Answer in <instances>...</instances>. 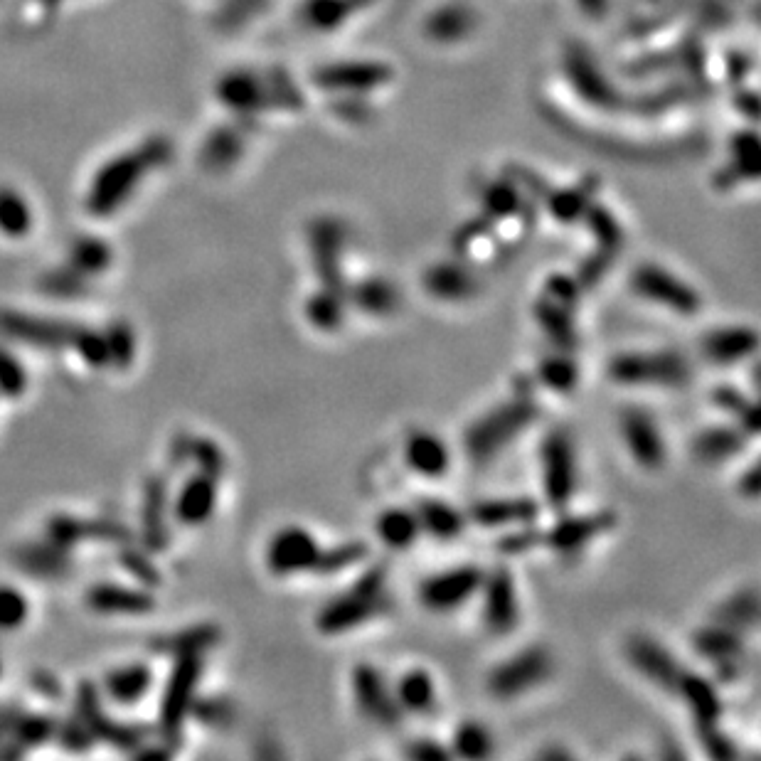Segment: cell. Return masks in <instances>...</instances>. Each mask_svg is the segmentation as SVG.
<instances>
[{"label":"cell","instance_id":"obj_49","mask_svg":"<svg viewBox=\"0 0 761 761\" xmlns=\"http://www.w3.org/2000/svg\"><path fill=\"white\" fill-rule=\"evenodd\" d=\"M759 464H752L749 466V471L744 473L742 478H739V493H742L744 498H759Z\"/></svg>","mask_w":761,"mask_h":761},{"label":"cell","instance_id":"obj_31","mask_svg":"<svg viewBox=\"0 0 761 761\" xmlns=\"http://www.w3.org/2000/svg\"><path fill=\"white\" fill-rule=\"evenodd\" d=\"M712 621L725 624L729 629L747 633L754 631L759 624V592L757 587H744L729 594L715 611H712Z\"/></svg>","mask_w":761,"mask_h":761},{"label":"cell","instance_id":"obj_2","mask_svg":"<svg viewBox=\"0 0 761 761\" xmlns=\"http://www.w3.org/2000/svg\"><path fill=\"white\" fill-rule=\"evenodd\" d=\"M606 375L621 387L683 390L693 380V365L678 350H626L609 360Z\"/></svg>","mask_w":761,"mask_h":761},{"label":"cell","instance_id":"obj_40","mask_svg":"<svg viewBox=\"0 0 761 761\" xmlns=\"http://www.w3.org/2000/svg\"><path fill=\"white\" fill-rule=\"evenodd\" d=\"M542 547V530L532 525H520V528H513V532H505L503 537L498 540V552L510 557L518 555H528L532 550H540Z\"/></svg>","mask_w":761,"mask_h":761},{"label":"cell","instance_id":"obj_6","mask_svg":"<svg viewBox=\"0 0 761 761\" xmlns=\"http://www.w3.org/2000/svg\"><path fill=\"white\" fill-rule=\"evenodd\" d=\"M631 289L675 316L693 318L702 308V298L693 286L658 264H638L631 274Z\"/></svg>","mask_w":761,"mask_h":761},{"label":"cell","instance_id":"obj_21","mask_svg":"<svg viewBox=\"0 0 761 761\" xmlns=\"http://www.w3.org/2000/svg\"><path fill=\"white\" fill-rule=\"evenodd\" d=\"M693 651L712 665H727L739 663L744 658V633L729 629L725 624H710L700 626L693 633Z\"/></svg>","mask_w":761,"mask_h":761},{"label":"cell","instance_id":"obj_43","mask_svg":"<svg viewBox=\"0 0 761 761\" xmlns=\"http://www.w3.org/2000/svg\"><path fill=\"white\" fill-rule=\"evenodd\" d=\"M697 734H700V744L712 759H734L739 754L734 742L722 732L720 725L697 727Z\"/></svg>","mask_w":761,"mask_h":761},{"label":"cell","instance_id":"obj_50","mask_svg":"<svg viewBox=\"0 0 761 761\" xmlns=\"http://www.w3.org/2000/svg\"><path fill=\"white\" fill-rule=\"evenodd\" d=\"M537 757L545 759V761H550V759H560V761H564V759H572V754H569L564 747H560V744H552V747H545V749H542V752L537 754Z\"/></svg>","mask_w":761,"mask_h":761},{"label":"cell","instance_id":"obj_10","mask_svg":"<svg viewBox=\"0 0 761 761\" xmlns=\"http://www.w3.org/2000/svg\"><path fill=\"white\" fill-rule=\"evenodd\" d=\"M619 431L626 451L643 471H658V468L665 466L668 446H665V436L661 434V427H658L651 412L631 404L619 414Z\"/></svg>","mask_w":761,"mask_h":761},{"label":"cell","instance_id":"obj_44","mask_svg":"<svg viewBox=\"0 0 761 761\" xmlns=\"http://www.w3.org/2000/svg\"><path fill=\"white\" fill-rule=\"evenodd\" d=\"M589 225H592V232L601 242L604 252H616V247L621 244L624 234H621L619 225L614 222V217H611L606 210H599V207H596V210L589 212Z\"/></svg>","mask_w":761,"mask_h":761},{"label":"cell","instance_id":"obj_24","mask_svg":"<svg viewBox=\"0 0 761 761\" xmlns=\"http://www.w3.org/2000/svg\"><path fill=\"white\" fill-rule=\"evenodd\" d=\"M675 695L685 700V705L693 712V720L697 727L717 725L722 717V700L717 695V688L705 678V675L693 673V670H683L678 680Z\"/></svg>","mask_w":761,"mask_h":761},{"label":"cell","instance_id":"obj_34","mask_svg":"<svg viewBox=\"0 0 761 761\" xmlns=\"http://www.w3.org/2000/svg\"><path fill=\"white\" fill-rule=\"evenodd\" d=\"M451 757L459 759H488L496 752V739L493 732L483 722L478 720H464L459 727L454 729V737H451Z\"/></svg>","mask_w":761,"mask_h":761},{"label":"cell","instance_id":"obj_22","mask_svg":"<svg viewBox=\"0 0 761 761\" xmlns=\"http://www.w3.org/2000/svg\"><path fill=\"white\" fill-rule=\"evenodd\" d=\"M217 503V478L202 471L200 476H193L185 488L180 491L178 505H175V515L180 523L188 528H200L215 513Z\"/></svg>","mask_w":761,"mask_h":761},{"label":"cell","instance_id":"obj_30","mask_svg":"<svg viewBox=\"0 0 761 761\" xmlns=\"http://www.w3.org/2000/svg\"><path fill=\"white\" fill-rule=\"evenodd\" d=\"M375 532L380 542L390 550H409L422 535L417 513L409 508H385L375 520Z\"/></svg>","mask_w":761,"mask_h":761},{"label":"cell","instance_id":"obj_45","mask_svg":"<svg viewBox=\"0 0 761 761\" xmlns=\"http://www.w3.org/2000/svg\"><path fill=\"white\" fill-rule=\"evenodd\" d=\"M404 757L412 759V761H446V759H454L451 757V749L444 747L441 742H436V739H429V737H417V739H409L407 744H404Z\"/></svg>","mask_w":761,"mask_h":761},{"label":"cell","instance_id":"obj_12","mask_svg":"<svg viewBox=\"0 0 761 761\" xmlns=\"http://www.w3.org/2000/svg\"><path fill=\"white\" fill-rule=\"evenodd\" d=\"M483 629L491 636H508L520 624V604L515 592V579L508 567H496L486 572L481 584Z\"/></svg>","mask_w":761,"mask_h":761},{"label":"cell","instance_id":"obj_26","mask_svg":"<svg viewBox=\"0 0 761 761\" xmlns=\"http://www.w3.org/2000/svg\"><path fill=\"white\" fill-rule=\"evenodd\" d=\"M202 663L198 653H185L183 661L178 663L173 675V683H170L166 702H163V725L166 727H178L183 715L188 712L190 700H193L195 683L200 678Z\"/></svg>","mask_w":761,"mask_h":761},{"label":"cell","instance_id":"obj_13","mask_svg":"<svg viewBox=\"0 0 761 761\" xmlns=\"http://www.w3.org/2000/svg\"><path fill=\"white\" fill-rule=\"evenodd\" d=\"M624 653L626 661L638 675H643L648 683L665 690V693L675 695V688H678V680L685 668L675 661V656L663 643L646 636V633H636L624 643Z\"/></svg>","mask_w":761,"mask_h":761},{"label":"cell","instance_id":"obj_42","mask_svg":"<svg viewBox=\"0 0 761 761\" xmlns=\"http://www.w3.org/2000/svg\"><path fill=\"white\" fill-rule=\"evenodd\" d=\"M111 254L106 249V244L97 242V239H84L74 247V266L77 271H104V266L109 264Z\"/></svg>","mask_w":761,"mask_h":761},{"label":"cell","instance_id":"obj_9","mask_svg":"<svg viewBox=\"0 0 761 761\" xmlns=\"http://www.w3.org/2000/svg\"><path fill=\"white\" fill-rule=\"evenodd\" d=\"M321 542L301 525H286L266 545V569L274 577H296L316 569Z\"/></svg>","mask_w":761,"mask_h":761},{"label":"cell","instance_id":"obj_27","mask_svg":"<svg viewBox=\"0 0 761 761\" xmlns=\"http://www.w3.org/2000/svg\"><path fill=\"white\" fill-rule=\"evenodd\" d=\"M399 710L409 715H429L436 707V685L429 670L412 668L404 670L392 688Z\"/></svg>","mask_w":761,"mask_h":761},{"label":"cell","instance_id":"obj_19","mask_svg":"<svg viewBox=\"0 0 761 761\" xmlns=\"http://www.w3.org/2000/svg\"><path fill=\"white\" fill-rule=\"evenodd\" d=\"M422 286L431 298L444 303L471 301L481 291V281L476 279V274L459 262L431 264L424 271Z\"/></svg>","mask_w":761,"mask_h":761},{"label":"cell","instance_id":"obj_8","mask_svg":"<svg viewBox=\"0 0 761 761\" xmlns=\"http://www.w3.org/2000/svg\"><path fill=\"white\" fill-rule=\"evenodd\" d=\"M483 577L486 572L478 564H459L446 572L431 574L419 584V604L431 614H451L481 592Z\"/></svg>","mask_w":761,"mask_h":761},{"label":"cell","instance_id":"obj_17","mask_svg":"<svg viewBox=\"0 0 761 761\" xmlns=\"http://www.w3.org/2000/svg\"><path fill=\"white\" fill-rule=\"evenodd\" d=\"M404 464L417 476L444 478L451 468V449L439 434L429 429H417L404 441Z\"/></svg>","mask_w":761,"mask_h":761},{"label":"cell","instance_id":"obj_39","mask_svg":"<svg viewBox=\"0 0 761 761\" xmlns=\"http://www.w3.org/2000/svg\"><path fill=\"white\" fill-rule=\"evenodd\" d=\"M92 604L97 609L104 611H143L148 609V601L141 594L129 592V589H116V587H101L94 592Z\"/></svg>","mask_w":761,"mask_h":761},{"label":"cell","instance_id":"obj_38","mask_svg":"<svg viewBox=\"0 0 761 761\" xmlns=\"http://www.w3.org/2000/svg\"><path fill=\"white\" fill-rule=\"evenodd\" d=\"M148 683H151V675L143 665H129L111 675L109 693L121 702H136L148 690Z\"/></svg>","mask_w":761,"mask_h":761},{"label":"cell","instance_id":"obj_4","mask_svg":"<svg viewBox=\"0 0 761 761\" xmlns=\"http://www.w3.org/2000/svg\"><path fill=\"white\" fill-rule=\"evenodd\" d=\"M555 661L552 653L542 646H530L500 661L488 673V693L496 700H515L545 685L552 678Z\"/></svg>","mask_w":761,"mask_h":761},{"label":"cell","instance_id":"obj_35","mask_svg":"<svg viewBox=\"0 0 761 761\" xmlns=\"http://www.w3.org/2000/svg\"><path fill=\"white\" fill-rule=\"evenodd\" d=\"M712 404H715L720 412L729 414L734 419L739 429L747 436H757L759 431V414L757 404L752 402L742 390H737L734 385H717L712 390Z\"/></svg>","mask_w":761,"mask_h":761},{"label":"cell","instance_id":"obj_47","mask_svg":"<svg viewBox=\"0 0 761 761\" xmlns=\"http://www.w3.org/2000/svg\"><path fill=\"white\" fill-rule=\"evenodd\" d=\"M23 387H25V372L20 370L18 360L0 353V392L13 397V395H20Z\"/></svg>","mask_w":761,"mask_h":761},{"label":"cell","instance_id":"obj_32","mask_svg":"<svg viewBox=\"0 0 761 761\" xmlns=\"http://www.w3.org/2000/svg\"><path fill=\"white\" fill-rule=\"evenodd\" d=\"M345 294L343 291L335 289H326L323 286L321 291H316L313 296H308L306 308H303V316L306 321L311 323L316 331L321 333H335L340 331L345 321Z\"/></svg>","mask_w":761,"mask_h":761},{"label":"cell","instance_id":"obj_14","mask_svg":"<svg viewBox=\"0 0 761 761\" xmlns=\"http://www.w3.org/2000/svg\"><path fill=\"white\" fill-rule=\"evenodd\" d=\"M616 513L601 510V513L587 515H567L557 520L550 530H542V550H552L557 555H572L584 550L596 537L614 530Z\"/></svg>","mask_w":761,"mask_h":761},{"label":"cell","instance_id":"obj_36","mask_svg":"<svg viewBox=\"0 0 761 761\" xmlns=\"http://www.w3.org/2000/svg\"><path fill=\"white\" fill-rule=\"evenodd\" d=\"M365 560H367L365 542H360V540L340 542V545L328 547V550H323L321 547V555H318L316 569H313V572L328 574V577H333V574L345 572V569L355 567V564H363Z\"/></svg>","mask_w":761,"mask_h":761},{"label":"cell","instance_id":"obj_48","mask_svg":"<svg viewBox=\"0 0 761 761\" xmlns=\"http://www.w3.org/2000/svg\"><path fill=\"white\" fill-rule=\"evenodd\" d=\"M195 459L200 461L202 471L210 473V476L217 478L225 471V456H222V451L212 441H198L195 444Z\"/></svg>","mask_w":761,"mask_h":761},{"label":"cell","instance_id":"obj_3","mask_svg":"<svg viewBox=\"0 0 761 761\" xmlns=\"http://www.w3.org/2000/svg\"><path fill=\"white\" fill-rule=\"evenodd\" d=\"M166 158V146L163 143H148V146L138 148L136 153H126V156L116 158L109 166L97 175L92 185V195H89V212L97 215H109L121 205L129 193H133L141 178L146 175L148 168L161 163Z\"/></svg>","mask_w":761,"mask_h":761},{"label":"cell","instance_id":"obj_15","mask_svg":"<svg viewBox=\"0 0 761 761\" xmlns=\"http://www.w3.org/2000/svg\"><path fill=\"white\" fill-rule=\"evenodd\" d=\"M540 503L528 496L513 498H486L476 500L468 508V523L478 525L483 530H505L520 528V525H532L540 518Z\"/></svg>","mask_w":761,"mask_h":761},{"label":"cell","instance_id":"obj_23","mask_svg":"<svg viewBox=\"0 0 761 761\" xmlns=\"http://www.w3.org/2000/svg\"><path fill=\"white\" fill-rule=\"evenodd\" d=\"M345 298L370 318H390L402 306V294L397 291V286L382 276L358 281L355 286L345 289Z\"/></svg>","mask_w":761,"mask_h":761},{"label":"cell","instance_id":"obj_33","mask_svg":"<svg viewBox=\"0 0 761 761\" xmlns=\"http://www.w3.org/2000/svg\"><path fill=\"white\" fill-rule=\"evenodd\" d=\"M537 380L555 395H572L579 385V367L567 350L545 355L537 365Z\"/></svg>","mask_w":761,"mask_h":761},{"label":"cell","instance_id":"obj_29","mask_svg":"<svg viewBox=\"0 0 761 761\" xmlns=\"http://www.w3.org/2000/svg\"><path fill=\"white\" fill-rule=\"evenodd\" d=\"M0 328L8 335H15L20 340H30V343L40 345H65L77 338L79 331L65 326V323L55 321H40V318L18 316V313H3L0 316Z\"/></svg>","mask_w":761,"mask_h":761},{"label":"cell","instance_id":"obj_18","mask_svg":"<svg viewBox=\"0 0 761 761\" xmlns=\"http://www.w3.org/2000/svg\"><path fill=\"white\" fill-rule=\"evenodd\" d=\"M311 247L313 264H316L318 279L326 289L343 291L345 279L340 271V257H343V227L335 220H318L311 227Z\"/></svg>","mask_w":761,"mask_h":761},{"label":"cell","instance_id":"obj_37","mask_svg":"<svg viewBox=\"0 0 761 761\" xmlns=\"http://www.w3.org/2000/svg\"><path fill=\"white\" fill-rule=\"evenodd\" d=\"M33 225L28 202L8 188H0V232L8 237H23Z\"/></svg>","mask_w":761,"mask_h":761},{"label":"cell","instance_id":"obj_28","mask_svg":"<svg viewBox=\"0 0 761 761\" xmlns=\"http://www.w3.org/2000/svg\"><path fill=\"white\" fill-rule=\"evenodd\" d=\"M572 313V308L562 306V303H557L555 298L550 296H542L540 301L535 303L537 326L542 328V333L550 338V343L555 345L557 350H567V353H572L579 343Z\"/></svg>","mask_w":761,"mask_h":761},{"label":"cell","instance_id":"obj_1","mask_svg":"<svg viewBox=\"0 0 761 761\" xmlns=\"http://www.w3.org/2000/svg\"><path fill=\"white\" fill-rule=\"evenodd\" d=\"M537 419H540V407L535 399L525 392H518L515 397L488 409L476 422L468 424L464 431V454L473 466H488L513 441H518Z\"/></svg>","mask_w":761,"mask_h":761},{"label":"cell","instance_id":"obj_16","mask_svg":"<svg viewBox=\"0 0 761 761\" xmlns=\"http://www.w3.org/2000/svg\"><path fill=\"white\" fill-rule=\"evenodd\" d=\"M759 350V333L752 326H717L700 338V353L712 365H734Z\"/></svg>","mask_w":761,"mask_h":761},{"label":"cell","instance_id":"obj_11","mask_svg":"<svg viewBox=\"0 0 761 761\" xmlns=\"http://www.w3.org/2000/svg\"><path fill=\"white\" fill-rule=\"evenodd\" d=\"M350 685H353L355 705H358L360 715L365 720L375 722V725L385 729H397L402 720V710L395 702L390 683L385 680L382 670L372 663H358L350 675Z\"/></svg>","mask_w":761,"mask_h":761},{"label":"cell","instance_id":"obj_41","mask_svg":"<svg viewBox=\"0 0 761 761\" xmlns=\"http://www.w3.org/2000/svg\"><path fill=\"white\" fill-rule=\"evenodd\" d=\"M25 619H28V601H25V596L18 589H0V629H20Z\"/></svg>","mask_w":761,"mask_h":761},{"label":"cell","instance_id":"obj_7","mask_svg":"<svg viewBox=\"0 0 761 761\" xmlns=\"http://www.w3.org/2000/svg\"><path fill=\"white\" fill-rule=\"evenodd\" d=\"M387 609H390L387 594L367 592V589L353 584L348 592L333 596L321 606V611L316 614V629L323 636H343V633L360 629L367 621L382 616Z\"/></svg>","mask_w":761,"mask_h":761},{"label":"cell","instance_id":"obj_20","mask_svg":"<svg viewBox=\"0 0 761 761\" xmlns=\"http://www.w3.org/2000/svg\"><path fill=\"white\" fill-rule=\"evenodd\" d=\"M747 439L749 436L737 424H715V427L697 431L693 444H690V451H693L697 464L717 466L742 454Z\"/></svg>","mask_w":761,"mask_h":761},{"label":"cell","instance_id":"obj_25","mask_svg":"<svg viewBox=\"0 0 761 761\" xmlns=\"http://www.w3.org/2000/svg\"><path fill=\"white\" fill-rule=\"evenodd\" d=\"M419 520V528L427 532L429 537L439 542H451L456 537H461V532L466 530V513H461L456 505H451L449 500L441 498H422L414 508Z\"/></svg>","mask_w":761,"mask_h":761},{"label":"cell","instance_id":"obj_46","mask_svg":"<svg viewBox=\"0 0 761 761\" xmlns=\"http://www.w3.org/2000/svg\"><path fill=\"white\" fill-rule=\"evenodd\" d=\"M582 284L579 281H574L572 276H564V274H555L547 279L545 284V296L555 298L557 303H562V306L572 308L579 303V296H582Z\"/></svg>","mask_w":761,"mask_h":761},{"label":"cell","instance_id":"obj_5","mask_svg":"<svg viewBox=\"0 0 761 761\" xmlns=\"http://www.w3.org/2000/svg\"><path fill=\"white\" fill-rule=\"evenodd\" d=\"M540 476L547 505L567 510L577 491V451L569 431L552 429L540 444Z\"/></svg>","mask_w":761,"mask_h":761}]
</instances>
